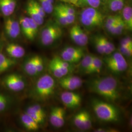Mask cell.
<instances>
[{
	"label": "cell",
	"mask_w": 132,
	"mask_h": 132,
	"mask_svg": "<svg viewBox=\"0 0 132 132\" xmlns=\"http://www.w3.org/2000/svg\"><path fill=\"white\" fill-rule=\"evenodd\" d=\"M52 59L56 63L64 76H67L71 71V68H72L71 64L64 61L60 57H54Z\"/></svg>",
	"instance_id": "7402d4cb"
},
{
	"label": "cell",
	"mask_w": 132,
	"mask_h": 132,
	"mask_svg": "<svg viewBox=\"0 0 132 132\" xmlns=\"http://www.w3.org/2000/svg\"><path fill=\"white\" fill-rule=\"evenodd\" d=\"M103 66L102 60L98 57L94 55L93 61L90 69L87 71L85 73L86 74H93L99 73L101 70Z\"/></svg>",
	"instance_id": "44dd1931"
},
{
	"label": "cell",
	"mask_w": 132,
	"mask_h": 132,
	"mask_svg": "<svg viewBox=\"0 0 132 132\" xmlns=\"http://www.w3.org/2000/svg\"><path fill=\"white\" fill-rule=\"evenodd\" d=\"M59 107H55L52 109L50 116V121L51 124L54 127L56 125L57 120L58 116V112H59Z\"/></svg>",
	"instance_id": "74e56055"
},
{
	"label": "cell",
	"mask_w": 132,
	"mask_h": 132,
	"mask_svg": "<svg viewBox=\"0 0 132 132\" xmlns=\"http://www.w3.org/2000/svg\"><path fill=\"white\" fill-rule=\"evenodd\" d=\"M94 42L97 52L101 54H105V47L102 38V35H98L94 37Z\"/></svg>",
	"instance_id": "f1b7e54d"
},
{
	"label": "cell",
	"mask_w": 132,
	"mask_h": 132,
	"mask_svg": "<svg viewBox=\"0 0 132 132\" xmlns=\"http://www.w3.org/2000/svg\"><path fill=\"white\" fill-rule=\"evenodd\" d=\"M24 69L26 72L30 76H34L37 74L35 65V56L29 58L26 62Z\"/></svg>",
	"instance_id": "603a6c76"
},
{
	"label": "cell",
	"mask_w": 132,
	"mask_h": 132,
	"mask_svg": "<svg viewBox=\"0 0 132 132\" xmlns=\"http://www.w3.org/2000/svg\"><path fill=\"white\" fill-rule=\"evenodd\" d=\"M92 108L97 118L106 122H116L119 119L118 110L113 105L98 100H94Z\"/></svg>",
	"instance_id": "3957f363"
},
{
	"label": "cell",
	"mask_w": 132,
	"mask_h": 132,
	"mask_svg": "<svg viewBox=\"0 0 132 132\" xmlns=\"http://www.w3.org/2000/svg\"><path fill=\"white\" fill-rule=\"evenodd\" d=\"M92 121L90 113H89L87 111H85L83 121L80 129L82 130H87L90 129V128L92 127Z\"/></svg>",
	"instance_id": "e575fe53"
},
{
	"label": "cell",
	"mask_w": 132,
	"mask_h": 132,
	"mask_svg": "<svg viewBox=\"0 0 132 132\" xmlns=\"http://www.w3.org/2000/svg\"><path fill=\"white\" fill-rule=\"evenodd\" d=\"M6 52L13 58H21L26 53L24 47L18 44L14 43H8L5 47Z\"/></svg>",
	"instance_id": "5bb4252c"
},
{
	"label": "cell",
	"mask_w": 132,
	"mask_h": 132,
	"mask_svg": "<svg viewBox=\"0 0 132 132\" xmlns=\"http://www.w3.org/2000/svg\"><path fill=\"white\" fill-rule=\"evenodd\" d=\"M120 52L123 55H125L126 56L131 57L132 55V47H126L120 46Z\"/></svg>",
	"instance_id": "b9f144b4"
},
{
	"label": "cell",
	"mask_w": 132,
	"mask_h": 132,
	"mask_svg": "<svg viewBox=\"0 0 132 132\" xmlns=\"http://www.w3.org/2000/svg\"><path fill=\"white\" fill-rule=\"evenodd\" d=\"M21 120L24 127L30 131H35L38 130L39 124L35 122L33 118L26 113L22 114Z\"/></svg>",
	"instance_id": "ac0fdd59"
},
{
	"label": "cell",
	"mask_w": 132,
	"mask_h": 132,
	"mask_svg": "<svg viewBox=\"0 0 132 132\" xmlns=\"http://www.w3.org/2000/svg\"><path fill=\"white\" fill-rule=\"evenodd\" d=\"M125 4V0H104L103 7L112 12L121 11Z\"/></svg>",
	"instance_id": "9a60e30c"
},
{
	"label": "cell",
	"mask_w": 132,
	"mask_h": 132,
	"mask_svg": "<svg viewBox=\"0 0 132 132\" xmlns=\"http://www.w3.org/2000/svg\"><path fill=\"white\" fill-rule=\"evenodd\" d=\"M63 34L61 26L54 21H48L42 29L40 41L44 46H50L60 39Z\"/></svg>",
	"instance_id": "277c9868"
},
{
	"label": "cell",
	"mask_w": 132,
	"mask_h": 132,
	"mask_svg": "<svg viewBox=\"0 0 132 132\" xmlns=\"http://www.w3.org/2000/svg\"><path fill=\"white\" fill-rule=\"evenodd\" d=\"M21 31L29 41H33L38 32V24L29 17L22 16L19 20Z\"/></svg>",
	"instance_id": "52a82bcc"
},
{
	"label": "cell",
	"mask_w": 132,
	"mask_h": 132,
	"mask_svg": "<svg viewBox=\"0 0 132 132\" xmlns=\"http://www.w3.org/2000/svg\"><path fill=\"white\" fill-rule=\"evenodd\" d=\"M52 13L55 21L61 26H67L69 25L61 10L56 5L54 6Z\"/></svg>",
	"instance_id": "cb8c5ba5"
},
{
	"label": "cell",
	"mask_w": 132,
	"mask_h": 132,
	"mask_svg": "<svg viewBox=\"0 0 132 132\" xmlns=\"http://www.w3.org/2000/svg\"><path fill=\"white\" fill-rule=\"evenodd\" d=\"M122 11V18L125 24L126 28L131 31L132 29V7L130 5H124Z\"/></svg>",
	"instance_id": "e0dca14e"
},
{
	"label": "cell",
	"mask_w": 132,
	"mask_h": 132,
	"mask_svg": "<svg viewBox=\"0 0 132 132\" xmlns=\"http://www.w3.org/2000/svg\"><path fill=\"white\" fill-rule=\"evenodd\" d=\"M65 109L62 107H59V112H58V116L57 120L56 128L62 127L64 126L65 124Z\"/></svg>",
	"instance_id": "8d00e7d4"
},
{
	"label": "cell",
	"mask_w": 132,
	"mask_h": 132,
	"mask_svg": "<svg viewBox=\"0 0 132 132\" xmlns=\"http://www.w3.org/2000/svg\"><path fill=\"white\" fill-rule=\"evenodd\" d=\"M64 49L68 53L71 54L72 56L75 57L79 60H81L85 55L83 49L80 47H67Z\"/></svg>",
	"instance_id": "d4e9b609"
},
{
	"label": "cell",
	"mask_w": 132,
	"mask_h": 132,
	"mask_svg": "<svg viewBox=\"0 0 132 132\" xmlns=\"http://www.w3.org/2000/svg\"><path fill=\"white\" fill-rule=\"evenodd\" d=\"M125 29H126L125 24L124 23L121 15H118L117 22L111 28L108 32L112 35H119L121 34Z\"/></svg>",
	"instance_id": "d6986e66"
},
{
	"label": "cell",
	"mask_w": 132,
	"mask_h": 132,
	"mask_svg": "<svg viewBox=\"0 0 132 132\" xmlns=\"http://www.w3.org/2000/svg\"><path fill=\"white\" fill-rule=\"evenodd\" d=\"M118 14L110 15L106 17L104 21V25L106 30L108 31L117 22Z\"/></svg>",
	"instance_id": "d6a6232c"
},
{
	"label": "cell",
	"mask_w": 132,
	"mask_h": 132,
	"mask_svg": "<svg viewBox=\"0 0 132 132\" xmlns=\"http://www.w3.org/2000/svg\"><path fill=\"white\" fill-rule=\"evenodd\" d=\"M109 69L114 73L122 72L127 70V62L120 52H115L104 59Z\"/></svg>",
	"instance_id": "8992f818"
},
{
	"label": "cell",
	"mask_w": 132,
	"mask_h": 132,
	"mask_svg": "<svg viewBox=\"0 0 132 132\" xmlns=\"http://www.w3.org/2000/svg\"><path fill=\"white\" fill-rule=\"evenodd\" d=\"M61 2L69 4L70 5H75L76 6L78 0H59Z\"/></svg>",
	"instance_id": "f6af8a7d"
},
{
	"label": "cell",
	"mask_w": 132,
	"mask_h": 132,
	"mask_svg": "<svg viewBox=\"0 0 132 132\" xmlns=\"http://www.w3.org/2000/svg\"><path fill=\"white\" fill-rule=\"evenodd\" d=\"M120 46L126 47H132V39L130 37H127L123 38L121 41Z\"/></svg>",
	"instance_id": "ee69618b"
},
{
	"label": "cell",
	"mask_w": 132,
	"mask_h": 132,
	"mask_svg": "<svg viewBox=\"0 0 132 132\" xmlns=\"http://www.w3.org/2000/svg\"><path fill=\"white\" fill-rule=\"evenodd\" d=\"M7 69L0 63V74L4 72Z\"/></svg>",
	"instance_id": "bcb514c9"
},
{
	"label": "cell",
	"mask_w": 132,
	"mask_h": 132,
	"mask_svg": "<svg viewBox=\"0 0 132 132\" xmlns=\"http://www.w3.org/2000/svg\"><path fill=\"white\" fill-rule=\"evenodd\" d=\"M61 99L65 106L70 109L77 107L81 102L80 94L69 91L62 93L61 94Z\"/></svg>",
	"instance_id": "7c38bea8"
},
{
	"label": "cell",
	"mask_w": 132,
	"mask_h": 132,
	"mask_svg": "<svg viewBox=\"0 0 132 132\" xmlns=\"http://www.w3.org/2000/svg\"><path fill=\"white\" fill-rule=\"evenodd\" d=\"M26 11L28 15V17L34 21L35 23L38 24V26L42 25L44 22L45 18L35 10L28 1L26 6Z\"/></svg>",
	"instance_id": "2e32d148"
},
{
	"label": "cell",
	"mask_w": 132,
	"mask_h": 132,
	"mask_svg": "<svg viewBox=\"0 0 132 132\" xmlns=\"http://www.w3.org/2000/svg\"><path fill=\"white\" fill-rule=\"evenodd\" d=\"M85 111H82L77 113L73 118V123L76 127L80 129L83 121Z\"/></svg>",
	"instance_id": "f35d334b"
},
{
	"label": "cell",
	"mask_w": 132,
	"mask_h": 132,
	"mask_svg": "<svg viewBox=\"0 0 132 132\" xmlns=\"http://www.w3.org/2000/svg\"><path fill=\"white\" fill-rule=\"evenodd\" d=\"M94 55L92 54H88L83 57L80 63L81 68L82 71L86 72L90 69L93 61Z\"/></svg>",
	"instance_id": "4316f807"
},
{
	"label": "cell",
	"mask_w": 132,
	"mask_h": 132,
	"mask_svg": "<svg viewBox=\"0 0 132 132\" xmlns=\"http://www.w3.org/2000/svg\"><path fill=\"white\" fill-rule=\"evenodd\" d=\"M70 36L71 40L80 47H84L88 43V35L78 24L72 26L70 29Z\"/></svg>",
	"instance_id": "9c48e42d"
},
{
	"label": "cell",
	"mask_w": 132,
	"mask_h": 132,
	"mask_svg": "<svg viewBox=\"0 0 132 132\" xmlns=\"http://www.w3.org/2000/svg\"><path fill=\"white\" fill-rule=\"evenodd\" d=\"M5 85L10 90L19 92L25 87V82L21 76L13 73L6 76L4 80Z\"/></svg>",
	"instance_id": "8fae6325"
},
{
	"label": "cell",
	"mask_w": 132,
	"mask_h": 132,
	"mask_svg": "<svg viewBox=\"0 0 132 132\" xmlns=\"http://www.w3.org/2000/svg\"><path fill=\"white\" fill-rule=\"evenodd\" d=\"M4 29L7 36L12 39L18 38L21 32L19 20L12 17V16L6 17Z\"/></svg>",
	"instance_id": "ba28073f"
},
{
	"label": "cell",
	"mask_w": 132,
	"mask_h": 132,
	"mask_svg": "<svg viewBox=\"0 0 132 132\" xmlns=\"http://www.w3.org/2000/svg\"><path fill=\"white\" fill-rule=\"evenodd\" d=\"M102 40L104 43L105 47V54L106 55H110L113 53L115 50V46L113 43L110 41L108 39L104 36L102 35Z\"/></svg>",
	"instance_id": "1f68e13d"
},
{
	"label": "cell",
	"mask_w": 132,
	"mask_h": 132,
	"mask_svg": "<svg viewBox=\"0 0 132 132\" xmlns=\"http://www.w3.org/2000/svg\"><path fill=\"white\" fill-rule=\"evenodd\" d=\"M55 86V81L52 77L48 74L44 75L36 84L34 90L36 96L40 100H47L53 94Z\"/></svg>",
	"instance_id": "5b68a950"
},
{
	"label": "cell",
	"mask_w": 132,
	"mask_h": 132,
	"mask_svg": "<svg viewBox=\"0 0 132 132\" xmlns=\"http://www.w3.org/2000/svg\"><path fill=\"white\" fill-rule=\"evenodd\" d=\"M56 5L60 9L65 11L68 14L73 15H76V10L74 9V7L72 6H71V5L61 2L57 4Z\"/></svg>",
	"instance_id": "836d02e7"
},
{
	"label": "cell",
	"mask_w": 132,
	"mask_h": 132,
	"mask_svg": "<svg viewBox=\"0 0 132 132\" xmlns=\"http://www.w3.org/2000/svg\"><path fill=\"white\" fill-rule=\"evenodd\" d=\"M88 87L91 92L98 94L110 102H116L120 96L118 83L113 77L94 78L88 82Z\"/></svg>",
	"instance_id": "6da1fadb"
},
{
	"label": "cell",
	"mask_w": 132,
	"mask_h": 132,
	"mask_svg": "<svg viewBox=\"0 0 132 132\" xmlns=\"http://www.w3.org/2000/svg\"><path fill=\"white\" fill-rule=\"evenodd\" d=\"M106 16L99 9L92 7L82 8L80 11V23L85 28L93 30L99 28L104 24Z\"/></svg>",
	"instance_id": "7a4b0ae2"
},
{
	"label": "cell",
	"mask_w": 132,
	"mask_h": 132,
	"mask_svg": "<svg viewBox=\"0 0 132 132\" xmlns=\"http://www.w3.org/2000/svg\"><path fill=\"white\" fill-rule=\"evenodd\" d=\"M60 57L64 61L67 62L70 64L76 63L80 61L79 59L72 56L71 54H70L69 53L67 52L64 49H63L62 51Z\"/></svg>",
	"instance_id": "d590c367"
},
{
	"label": "cell",
	"mask_w": 132,
	"mask_h": 132,
	"mask_svg": "<svg viewBox=\"0 0 132 132\" xmlns=\"http://www.w3.org/2000/svg\"><path fill=\"white\" fill-rule=\"evenodd\" d=\"M103 2L101 0H78L76 6L80 8L92 7L99 9Z\"/></svg>",
	"instance_id": "ffe728a7"
},
{
	"label": "cell",
	"mask_w": 132,
	"mask_h": 132,
	"mask_svg": "<svg viewBox=\"0 0 132 132\" xmlns=\"http://www.w3.org/2000/svg\"><path fill=\"white\" fill-rule=\"evenodd\" d=\"M16 61L12 59L8 58L0 52V63L7 70L16 64Z\"/></svg>",
	"instance_id": "83f0119b"
},
{
	"label": "cell",
	"mask_w": 132,
	"mask_h": 132,
	"mask_svg": "<svg viewBox=\"0 0 132 132\" xmlns=\"http://www.w3.org/2000/svg\"><path fill=\"white\" fill-rule=\"evenodd\" d=\"M58 83L63 89L71 91L80 88L83 84V81L76 76H65L59 78Z\"/></svg>",
	"instance_id": "30bf717a"
},
{
	"label": "cell",
	"mask_w": 132,
	"mask_h": 132,
	"mask_svg": "<svg viewBox=\"0 0 132 132\" xmlns=\"http://www.w3.org/2000/svg\"><path fill=\"white\" fill-rule=\"evenodd\" d=\"M10 103L9 98L5 94L0 93V112L4 111Z\"/></svg>",
	"instance_id": "ab89813d"
},
{
	"label": "cell",
	"mask_w": 132,
	"mask_h": 132,
	"mask_svg": "<svg viewBox=\"0 0 132 132\" xmlns=\"http://www.w3.org/2000/svg\"><path fill=\"white\" fill-rule=\"evenodd\" d=\"M26 113H28L30 117H31L33 118L34 120L38 124H42L44 122L45 118L43 117L40 114L33 111V110L30 108V107H29L26 110Z\"/></svg>",
	"instance_id": "4dcf8cb0"
},
{
	"label": "cell",
	"mask_w": 132,
	"mask_h": 132,
	"mask_svg": "<svg viewBox=\"0 0 132 132\" xmlns=\"http://www.w3.org/2000/svg\"><path fill=\"white\" fill-rule=\"evenodd\" d=\"M18 4V0H0V13L5 17L12 16Z\"/></svg>",
	"instance_id": "4fadbf2b"
},
{
	"label": "cell",
	"mask_w": 132,
	"mask_h": 132,
	"mask_svg": "<svg viewBox=\"0 0 132 132\" xmlns=\"http://www.w3.org/2000/svg\"><path fill=\"white\" fill-rule=\"evenodd\" d=\"M101 1H102V2H104V0H101Z\"/></svg>",
	"instance_id": "7dc6e473"
},
{
	"label": "cell",
	"mask_w": 132,
	"mask_h": 132,
	"mask_svg": "<svg viewBox=\"0 0 132 132\" xmlns=\"http://www.w3.org/2000/svg\"><path fill=\"white\" fill-rule=\"evenodd\" d=\"M30 107L33 110V111H34L36 113L40 114L41 116H42L43 117L45 118L46 114L45 113V112H44V110L41 107V106L40 105H38V104H35V105H32Z\"/></svg>",
	"instance_id": "7bdbcfd3"
},
{
	"label": "cell",
	"mask_w": 132,
	"mask_h": 132,
	"mask_svg": "<svg viewBox=\"0 0 132 132\" xmlns=\"http://www.w3.org/2000/svg\"><path fill=\"white\" fill-rule=\"evenodd\" d=\"M35 65L37 74L41 72L44 69V62L41 57L35 55Z\"/></svg>",
	"instance_id": "60d3db41"
},
{
	"label": "cell",
	"mask_w": 132,
	"mask_h": 132,
	"mask_svg": "<svg viewBox=\"0 0 132 132\" xmlns=\"http://www.w3.org/2000/svg\"><path fill=\"white\" fill-rule=\"evenodd\" d=\"M46 14L52 13L54 7V0H37Z\"/></svg>",
	"instance_id": "484cf974"
},
{
	"label": "cell",
	"mask_w": 132,
	"mask_h": 132,
	"mask_svg": "<svg viewBox=\"0 0 132 132\" xmlns=\"http://www.w3.org/2000/svg\"><path fill=\"white\" fill-rule=\"evenodd\" d=\"M49 69L50 71L52 73V75L58 79L64 76L58 66L53 60V59L50 62Z\"/></svg>",
	"instance_id": "f546056e"
}]
</instances>
